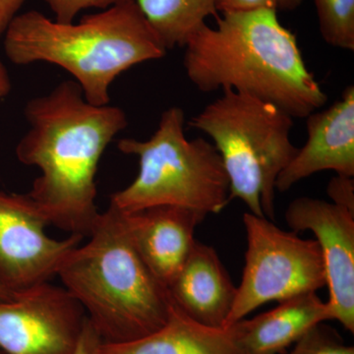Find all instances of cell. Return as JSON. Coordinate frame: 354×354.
<instances>
[{"instance_id": "cell-22", "label": "cell", "mask_w": 354, "mask_h": 354, "mask_svg": "<svg viewBox=\"0 0 354 354\" xmlns=\"http://www.w3.org/2000/svg\"><path fill=\"white\" fill-rule=\"evenodd\" d=\"M102 337L86 317L83 330L72 354H102Z\"/></svg>"}, {"instance_id": "cell-5", "label": "cell", "mask_w": 354, "mask_h": 354, "mask_svg": "<svg viewBox=\"0 0 354 354\" xmlns=\"http://www.w3.org/2000/svg\"><path fill=\"white\" fill-rule=\"evenodd\" d=\"M118 148L139 160L136 178L111 197L121 213L174 206L208 216L221 213L230 202L220 153L206 139L186 138L185 113L178 106L165 109L150 139H120Z\"/></svg>"}, {"instance_id": "cell-7", "label": "cell", "mask_w": 354, "mask_h": 354, "mask_svg": "<svg viewBox=\"0 0 354 354\" xmlns=\"http://www.w3.org/2000/svg\"><path fill=\"white\" fill-rule=\"evenodd\" d=\"M247 250L241 286L225 328L245 319L269 302L317 292L327 286L320 247L315 239H304L286 232L272 221L243 215Z\"/></svg>"}, {"instance_id": "cell-17", "label": "cell", "mask_w": 354, "mask_h": 354, "mask_svg": "<svg viewBox=\"0 0 354 354\" xmlns=\"http://www.w3.org/2000/svg\"><path fill=\"white\" fill-rule=\"evenodd\" d=\"M319 29L333 48L354 50V0H314Z\"/></svg>"}, {"instance_id": "cell-14", "label": "cell", "mask_w": 354, "mask_h": 354, "mask_svg": "<svg viewBox=\"0 0 354 354\" xmlns=\"http://www.w3.org/2000/svg\"><path fill=\"white\" fill-rule=\"evenodd\" d=\"M329 321L327 302L317 292L279 302L276 308L232 324L247 354H283L312 328Z\"/></svg>"}, {"instance_id": "cell-26", "label": "cell", "mask_w": 354, "mask_h": 354, "mask_svg": "<svg viewBox=\"0 0 354 354\" xmlns=\"http://www.w3.org/2000/svg\"><path fill=\"white\" fill-rule=\"evenodd\" d=\"M0 354H3V353H2V351H0Z\"/></svg>"}, {"instance_id": "cell-4", "label": "cell", "mask_w": 354, "mask_h": 354, "mask_svg": "<svg viewBox=\"0 0 354 354\" xmlns=\"http://www.w3.org/2000/svg\"><path fill=\"white\" fill-rule=\"evenodd\" d=\"M88 236L57 277L102 342H131L160 329L169 318L171 295L133 245L123 214L109 204Z\"/></svg>"}, {"instance_id": "cell-18", "label": "cell", "mask_w": 354, "mask_h": 354, "mask_svg": "<svg viewBox=\"0 0 354 354\" xmlns=\"http://www.w3.org/2000/svg\"><path fill=\"white\" fill-rule=\"evenodd\" d=\"M288 354H354V348L344 344L332 328L320 323L295 342Z\"/></svg>"}, {"instance_id": "cell-21", "label": "cell", "mask_w": 354, "mask_h": 354, "mask_svg": "<svg viewBox=\"0 0 354 354\" xmlns=\"http://www.w3.org/2000/svg\"><path fill=\"white\" fill-rule=\"evenodd\" d=\"M327 194L335 205L354 213L353 177L335 174L328 184Z\"/></svg>"}, {"instance_id": "cell-15", "label": "cell", "mask_w": 354, "mask_h": 354, "mask_svg": "<svg viewBox=\"0 0 354 354\" xmlns=\"http://www.w3.org/2000/svg\"><path fill=\"white\" fill-rule=\"evenodd\" d=\"M102 354H247L234 325L214 328L191 319L172 302L164 325L140 339L102 344Z\"/></svg>"}, {"instance_id": "cell-2", "label": "cell", "mask_w": 354, "mask_h": 354, "mask_svg": "<svg viewBox=\"0 0 354 354\" xmlns=\"http://www.w3.org/2000/svg\"><path fill=\"white\" fill-rule=\"evenodd\" d=\"M183 46V66L203 93L236 91L270 102L292 118H306L328 95L305 64L297 37L274 10L223 13Z\"/></svg>"}, {"instance_id": "cell-19", "label": "cell", "mask_w": 354, "mask_h": 354, "mask_svg": "<svg viewBox=\"0 0 354 354\" xmlns=\"http://www.w3.org/2000/svg\"><path fill=\"white\" fill-rule=\"evenodd\" d=\"M304 0H215L218 12H247V11L274 10L293 11L304 3Z\"/></svg>"}, {"instance_id": "cell-11", "label": "cell", "mask_w": 354, "mask_h": 354, "mask_svg": "<svg viewBox=\"0 0 354 354\" xmlns=\"http://www.w3.org/2000/svg\"><path fill=\"white\" fill-rule=\"evenodd\" d=\"M307 141L279 174L276 189L286 192L317 172L354 176V87L344 88L330 108L306 118Z\"/></svg>"}, {"instance_id": "cell-23", "label": "cell", "mask_w": 354, "mask_h": 354, "mask_svg": "<svg viewBox=\"0 0 354 354\" xmlns=\"http://www.w3.org/2000/svg\"><path fill=\"white\" fill-rule=\"evenodd\" d=\"M27 0H0V36L6 34Z\"/></svg>"}, {"instance_id": "cell-6", "label": "cell", "mask_w": 354, "mask_h": 354, "mask_svg": "<svg viewBox=\"0 0 354 354\" xmlns=\"http://www.w3.org/2000/svg\"><path fill=\"white\" fill-rule=\"evenodd\" d=\"M223 92L188 124L206 133L220 153L230 201L241 200L249 213L274 221L277 179L298 151L290 139L293 118L257 97Z\"/></svg>"}, {"instance_id": "cell-16", "label": "cell", "mask_w": 354, "mask_h": 354, "mask_svg": "<svg viewBox=\"0 0 354 354\" xmlns=\"http://www.w3.org/2000/svg\"><path fill=\"white\" fill-rule=\"evenodd\" d=\"M167 50L184 46L208 17L218 18L215 0H135Z\"/></svg>"}, {"instance_id": "cell-9", "label": "cell", "mask_w": 354, "mask_h": 354, "mask_svg": "<svg viewBox=\"0 0 354 354\" xmlns=\"http://www.w3.org/2000/svg\"><path fill=\"white\" fill-rule=\"evenodd\" d=\"M48 225L29 195L0 191V278L14 292L57 277L65 258L84 239L78 234L51 239Z\"/></svg>"}, {"instance_id": "cell-8", "label": "cell", "mask_w": 354, "mask_h": 354, "mask_svg": "<svg viewBox=\"0 0 354 354\" xmlns=\"http://www.w3.org/2000/svg\"><path fill=\"white\" fill-rule=\"evenodd\" d=\"M86 314L64 286L50 281L0 301V351L3 354H72Z\"/></svg>"}, {"instance_id": "cell-3", "label": "cell", "mask_w": 354, "mask_h": 354, "mask_svg": "<svg viewBox=\"0 0 354 354\" xmlns=\"http://www.w3.org/2000/svg\"><path fill=\"white\" fill-rule=\"evenodd\" d=\"M6 57L17 65H57L75 79L86 101L109 104V88L135 65L167 55L135 0L60 23L37 10L18 14L4 34Z\"/></svg>"}, {"instance_id": "cell-25", "label": "cell", "mask_w": 354, "mask_h": 354, "mask_svg": "<svg viewBox=\"0 0 354 354\" xmlns=\"http://www.w3.org/2000/svg\"><path fill=\"white\" fill-rule=\"evenodd\" d=\"M16 293L0 278V301H11L15 299Z\"/></svg>"}, {"instance_id": "cell-20", "label": "cell", "mask_w": 354, "mask_h": 354, "mask_svg": "<svg viewBox=\"0 0 354 354\" xmlns=\"http://www.w3.org/2000/svg\"><path fill=\"white\" fill-rule=\"evenodd\" d=\"M128 0H44L55 14V21L72 23L81 11L86 9H108Z\"/></svg>"}, {"instance_id": "cell-24", "label": "cell", "mask_w": 354, "mask_h": 354, "mask_svg": "<svg viewBox=\"0 0 354 354\" xmlns=\"http://www.w3.org/2000/svg\"><path fill=\"white\" fill-rule=\"evenodd\" d=\"M11 80L6 65L0 59V99H3L6 95L10 94Z\"/></svg>"}, {"instance_id": "cell-13", "label": "cell", "mask_w": 354, "mask_h": 354, "mask_svg": "<svg viewBox=\"0 0 354 354\" xmlns=\"http://www.w3.org/2000/svg\"><path fill=\"white\" fill-rule=\"evenodd\" d=\"M167 290L172 302L193 320L225 328L237 288L215 249L196 241Z\"/></svg>"}, {"instance_id": "cell-10", "label": "cell", "mask_w": 354, "mask_h": 354, "mask_svg": "<svg viewBox=\"0 0 354 354\" xmlns=\"http://www.w3.org/2000/svg\"><path fill=\"white\" fill-rule=\"evenodd\" d=\"M286 225L292 232H311L322 254L330 320L354 333V213L334 203L299 197L288 205Z\"/></svg>"}, {"instance_id": "cell-12", "label": "cell", "mask_w": 354, "mask_h": 354, "mask_svg": "<svg viewBox=\"0 0 354 354\" xmlns=\"http://www.w3.org/2000/svg\"><path fill=\"white\" fill-rule=\"evenodd\" d=\"M123 216L140 257L167 288L187 259L196 241L195 230L207 215L180 207L158 206Z\"/></svg>"}, {"instance_id": "cell-1", "label": "cell", "mask_w": 354, "mask_h": 354, "mask_svg": "<svg viewBox=\"0 0 354 354\" xmlns=\"http://www.w3.org/2000/svg\"><path fill=\"white\" fill-rule=\"evenodd\" d=\"M25 116L30 128L16 147V157L41 171L27 194L50 225L88 236L100 215V160L127 127V114L118 106L90 104L80 86L69 80L30 100Z\"/></svg>"}]
</instances>
